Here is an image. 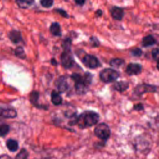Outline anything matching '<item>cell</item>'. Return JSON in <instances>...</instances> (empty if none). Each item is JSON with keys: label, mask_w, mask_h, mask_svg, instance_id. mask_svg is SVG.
Listing matches in <instances>:
<instances>
[{"label": "cell", "mask_w": 159, "mask_h": 159, "mask_svg": "<svg viewBox=\"0 0 159 159\" xmlns=\"http://www.w3.org/2000/svg\"><path fill=\"white\" fill-rule=\"evenodd\" d=\"M58 14H60L61 16H62L63 17H66V18H68L69 17V16L67 14V13L66 12V11H65L63 9H57L55 10Z\"/></svg>", "instance_id": "30"}, {"label": "cell", "mask_w": 159, "mask_h": 159, "mask_svg": "<svg viewBox=\"0 0 159 159\" xmlns=\"http://www.w3.org/2000/svg\"><path fill=\"white\" fill-rule=\"evenodd\" d=\"M18 6L22 9L29 7L34 2V0H16Z\"/></svg>", "instance_id": "20"}, {"label": "cell", "mask_w": 159, "mask_h": 159, "mask_svg": "<svg viewBox=\"0 0 159 159\" xmlns=\"http://www.w3.org/2000/svg\"><path fill=\"white\" fill-rule=\"evenodd\" d=\"M133 108L135 111H142L144 109V107L142 104H137L134 105Z\"/></svg>", "instance_id": "31"}, {"label": "cell", "mask_w": 159, "mask_h": 159, "mask_svg": "<svg viewBox=\"0 0 159 159\" xmlns=\"http://www.w3.org/2000/svg\"><path fill=\"white\" fill-rule=\"evenodd\" d=\"M50 31L55 36L60 37L61 35V30L60 24L58 22H53L50 27Z\"/></svg>", "instance_id": "18"}, {"label": "cell", "mask_w": 159, "mask_h": 159, "mask_svg": "<svg viewBox=\"0 0 159 159\" xmlns=\"http://www.w3.org/2000/svg\"><path fill=\"white\" fill-rule=\"evenodd\" d=\"M0 159H11V158L7 155H2L0 156Z\"/></svg>", "instance_id": "34"}, {"label": "cell", "mask_w": 159, "mask_h": 159, "mask_svg": "<svg viewBox=\"0 0 159 159\" xmlns=\"http://www.w3.org/2000/svg\"><path fill=\"white\" fill-rule=\"evenodd\" d=\"M71 78L75 81V88L76 94L81 95L88 91L89 86L92 81L93 75L88 72L85 73L83 76L78 73H73Z\"/></svg>", "instance_id": "2"}, {"label": "cell", "mask_w": 159, "mask_h": 159, "mask_svg": "<svg viewBox=\"0 0 159 159\" xmlns=\"http://www.w3.org/2000/svg\"><path fill=\"white\" fill-rule=\"evenodd\" d=\"M71 39L70 38H66L63 40L62 47L63 51H71Z\"/></svg>", "instance_id": "22"}, {"label": "cell", "mask_w": 159, "mask_h": 159, "mask_svg": "<svg viewBox=\"0 0 159 159\" xmlns=\"http://www.w3.org/2000/svg\"><path fill=\"white\" fill-rule=\"evenodd\" d=\"M142 66L139 63H129L125 70V71L127 75H137L141 73L142 71Z\"/></svg>", "instance_id": "9"}, {"label": "cell", "mask_w": 159, "mask_h": 159, "mask_svg": "<svg viewBox=\"0 0 159 159\" xmlns=\"http://www.w3.org/2000/svg\"><path fill=\"white\" fill-rule=\"evenodd\" d=\"M95 14H96V16H97V17H101V16H102V11H101V10L98 9V11H96Z\"/></svg>", "instance_id": "33"}, {"label": "cell", "mask_w": 159, "mask_h": 159, "mask_svg": "<svg viewBox=\"0 0 159 159\" xmlns=\"http://www.w3.org/2000/svg\"><path fill=\"white\" fill-rule=\"evenodd\" d=\"M39 93L35 91H33L30 93L29 95V100L32 105L39 109H47L48 107H46L45 106L41 105L39 103Z\"/></svg>", "instance_id": "11"}, {"label": "cell", "mask_w": 159, "mask_h": 159, "mask_svg": "<svg viewBox=\"0 0 159 159\" xmlns=\"http://www.w3.org/2000/svg\"><path fill=\"white\" fill-rule=\"evenodd\" d=\"M75 2L79 5H83L84 4L86 0H75Z\"/></svg>", "instance_id": "32"}, {"label": "cell", "mask_w": 159, "mask_h": 159, "mask_svg": "<svg viewBox=\"0 0 159 159\" xmlns=\"http://www.w3.org/2000/svg\"><path fill=\"white\" fill-rule=\"evenodd\" d=\"M109 63H110V65L113 66V67L119 68V67H120V66H122V65H124L125 61H124V60L123 59L116 58L112 59L110 61Z\"/></svg>", "instance_id": "21"}, {"label": "cell", "mask_w": 159, "mask_h": 159, "mask_svg": "<svg viewBox=\"0 0 159 159\" xmlns=\"http://www.w3.org/2000/svg\"><path fill=\"white\" fill-rule=\"evenodd\" d=\"M157 91V87L148 84H140L137 85L134 89V93L137 96H141L147 93H155Z\"/></svg>", "instance_id": "6"}, {"label": "cell", "mask_w": 159, "mask_h": 159, "mask_svg": "<svg viewBox=\"0 0 159 159\" xmlns=\"http://www.w3.org/2000/svg\"><path fill=\"white\" fill-rule=\"evenodd\" d=\"M157 42L156 39L153 37V36L151 35H148L143 38L142 41V45L144 47H147L150 46H152L155 44Z\"/></svg>", "instance_id": "17"}, {"label": "cell", "mask_w": 159, "mask_h": 159, "mask_svg": "<svg viewBox=\"0 0 159 159\" xmlns=\"http://www.w3.org/2000/svg\"><path fill=\"white\" fill-rule=\"evenodd\" d=\"M9 39L14 43H17L22 40L21 34L19 31L13 30L11 31L8 34Z\"/></svg>", "instance_id": "15"}, {"label": "cell", "mask_w": 159, "mask_h": 159, "mask_svg": "<svg viewBox=\"0 0 159 159\" xmlns=\"http://www.w3.org/2000/svg\"><path fill=\"white\" fill-rule=\"evenodd\" d=\"M90 43L93 47H98L99 45V42L98 40L95 37H92L90 39Z\"/></svg>", "instance_id": "29"}, {"label": "cell", "mask_w": 159, "mask_h": 159, "mask_svg": "<svg viewBox=\"0 0 159 159\" xmlns=\"http://www.w3.org/2000/svg\"><path fill=\"white\" fill-rule=\"evenodd\" d=\"M51 101L55 106H59L61 104L63 99L58 92L53 90L51 93Z\"/></svg>", "instance_id": "16"}, {"label": "cell", "mask_w": 159, "mask_h": 159, "mask_svg": "<svg viewBox=\"0 0 159 159\" xmlns=\"http://www.w3.org/2000/svg\"><path fill=\"white\" fill-rule=\"evenodd\" d=\"M99 119L100 116L98 113L94 111L86 110L76 117L72 125H76L80 129H84L96 125Z\"/></svg>", "instance_id": "1"}, {"label": "cell", "mask_w": 159, "mask_h": 159, "mask_svg": "<svg viewBox=\"0 0 159 159\" xmlns=\"http://www.w3.org/2000/svg\"><path fill=\"white\" fill-rule=\"evenodd\" d=\"M152 55L153 58L157 62H158V57H159V50H158V48H155L152 50Z\"/></svg>", "instance_id": "28"}, {"label": "cell", "mask_w": 159, "mask_h": 159, "mask_svg": "<svg viewBox=\"0 0 159 159\" xmlns=\"http://www.w3.org/2000/svg\"><path fill=\"white\" fill-rule=\"evenodd\" d=\"M29 156V153L26 149L22 148L18 154L16 156L14 159H27Z\"/></svg>", "instance_id": "23"}, {"label": "cell", "mask_w": 159, "mask_h": 159, "mask_svg": "<svg viewBox=\"0 0 159 159\" xmlns=\"http://www.w3.org/2000/svg\"><path fill=\"white\" fill-rule=\"evenodd\" d=\"M9 132V126L7 124L0 125V137L6 135Z\"/></svg>", "instance_id": "25"}, {"label": "cell", "mask_w": 159, "mask_h": 159, "mask_svg": "<svg viewBox=\"0 0 159 159\" xmlns=\"http://www.w3.org/2000/svg\"><path fill=\"white\" fill-rule=\"evenodd\" d=\"M6 147L9 151L16 152L19 148V144L17 141L11 139L6 142Z\"/></svg>", "instance_id": "19"}, {"label": "cell", "mask_w": 159, "mask_h": 159, "mask_svg": "<svg viewBox=\"0 0 159 159\" xmlns=\"http://www.w3.org/2000/svg\"><path fill=\"white\" fill-rule=\"evenodd\" d=\"M82 62L86 67L91 69L96 68L100 65L99 60L94 55L87 54L82 58Z\"/></svg>", "instance_id": "7"}, {"label": "cell", "mask_w": 159, "mask_h": 159, "mask_svg": "<svg viewBox=\"0 0 159 159\" xmlns=\"http://www.w3.org/2000/svg\"><path fill=\"white\" fill-rule=\"evenodd\" d=\"M110 11H111V14L112 17L115 20H122V19L124 17V10L121 7L114 6V7H112Z\"/></svg>", "instance_id": "13"}, {"label": "cell", "mask_w": 159, "mask_h": 159, "mask_svg": "<svg viewBox=\"0 0 159 159\" xmlns=\"http://www.w3.org/2000/svg\"><path fill=\"white\" fill-rule=\"evenodd\" d=\"M17 116V112L12 108H0V117L3 118H14Z\"/></svg>", "instance_id": "12"}, {"label": "cell", "mask_w": 159, "mask_h": 159, "mask_svg": "<svg viewBox=\"0 0 159 159\" xmlns=\"http://www.w3.org/2000/svg\"><path fill=\"white\" fill-rule=\"evenodd\" d=\"M119 77V73L112 68H105L99 73L101 80L106 83L114 81Z\"/></svg>", "instance_id": "4"}, {"label": "cell", "mask_w": 159, "mask_h": 159, "mask_svg": "<svg viewBox=\"0 0 159 159\" xmlns=\"http://www.w3.org/2000/svg\"><path fill=\"white\" fill-rule=\"evenodd\" d=\"M51 63L53 65H57V61H56V60L55 58H52L51 60Z\"/></svg>", "instance_id": "35"}, {"label": "cell", "mask_w": 159, "mask_h": 159, "mask_svg": "<svg viewBox=\"0 0 159 159\" xmlns=\"http://www.w3.org/2000/svg\"><path fill=\"white\" fill-rule=\"evenodd\" d=\"M131 53L133 56L134 57H139L142 55V51L140 48H134L132 51H131Z\"/></svg>", "instance_id": "27"}, {"label": "cell", "mask_w": 159, "mask_h": 159, "mask_svg": "<svg viewBox=\"0 0 159 159\" xmlns=\"http://www.w3.org/2000/svg\"><path fill=\"white\" fill-rule=\"evenodd\" d=\"M61 63L65 68H70L74 65V59L71 51H63L60 57Z\"/></svg>", "instance_id": "8"}, {"label": "cell", "mask_w": 159, "mask_h": 159, "mask_svg": "<svg viewBox=\"0 0 159 159\" xmlns=\"http://www.w3.org/2000/svg\"><path fill=\"white\" fill-rule=\"evenodd\" d=\"M15 55L18 57V58H20L21 59H24L25 58V52L23 49L22 47H18L16 48L15 50Z\"/></svg>", "instance_id": "24"}, {"label": "cell", "mask_w": 159, "mask_h": 159, "mask_svg": "<svg viewBox=\"0 0 159 159\" xmlns=\"http://www.w3.org/2000/svg\"><path fill=\"white\" fill-rule=\"evenodd\" d=\"M40 4L45 8H48L53 4V0H40Z\"/></svg>", "instance_id": "26"}, {"label": "cell", "mask_w": 159, "mask_h": 159, "mask_svg": "<svg viewBox=\"0 0 159 159\" xmlns=\"http://www.w3.org/2000/svg\"><path fill=\"white\" fill-rule=\"evenodd\" d=\"M111 129L109 125L104 123L101 122L96 125L94 130V135L102 141H107L111 136Z\"/></svg>", "instance_id": "3"}, {"label": "cell", "mask_w": 159, "mask_h": 159, "mask_svg": "<svg viewBox=\"0 0 159 159\" xmlns=\"http://www.w3.org/2000/svg\"><path fill=\"white\" fill-rule=\"evenodd\" d=\"M55 85L58 90L59 93H65L68 90L69 87L66 78L65 76H61L58 78L56 81Z\"/></svg>", "instance_id": "10"}, {"label": "cell", "mask_w": 159, "mask_h": 159, "mask_svg": "<svg viewBox=\"0 0 159 159\" xmlns=\"http://www.w3.org/2000/svg\"><path fill=\"white\" fill-rule=\"evenodd\" d=\"M134 147L139 152L144 153L145 151L148 152L151 148V142L150 140L146 139L144 136H138L135 139Z\"/></svg>", "instance_id": "5"}, {"label": "cell", "mask_w": 159, "mask_h": 159, "mask_svg": "<svg viewBox=\"0 0 159 159\" xmlns=\"http://www.w3.org/2000/svg\"><path fill=\"white\" fill-rule=\"evenodd\" d=\"M129 84L128 82L120 81L116 82L113 85V88L119 92H124L129 88Z\"/></svg>", "instance_id": "14"}]
</instances>
